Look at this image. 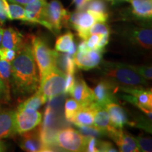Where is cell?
Instances as JSON below:
<instances>
[{
  "instance_id": "obj_1",
  "label": "cell",
  "mask_w": 152,
  "mask_h": 152,
  "mask_svg": "<svg viewBox=\"0 0 152 152\" xmlns=\"http://www.w3.org/2000/svg\"><path fill=\"white\" fill-rule=\"evenodd\" d=\"M11 86L17 95L26 96L35 92L39 85V75L31 45L25 43L11 63Z\"/></svg>"
},
{
  "instance_id": "obj_2",
  "label": "cell",
  "mask_w": 152,
  "mask_h": 152,
  "mask_svg": "<svg viewBox=\"0 0 152 152\" xmlns=\"http://www.w3.org/2000/svg\"><path fill=\"white\" fill-rule=\"evenodd\" d=\"M102 73L106 79L123 87H144L147 85V80L136 73L128 64L103 61Z\"/></svg>"
},
{
  "instance_id": "obj_3",
  "label": "cell",
  "mask_w": 152,
  "mask_h": 152,
  "mask_svg": "<svg viewBox=\"0 0 152 152\" xmlns=\"http://www.w3.org/2000/svg\"><path fill=\"white\" fill-rule=\"evenodd\" d=\"M34 58L39 73V80L53 68L57 66L56 61L58 53L52 50L42 38L37 36L30 37Z\"/></svg>"
},
{
  "instance_id": "obj_4",
  "label": "cell",
  "mask_w": 152,
  "mask_h": 152,
  "mask_svg": "<svg viewBox=\"0 0 152 152\" xmlns=\"http://www.w3.org/2000/svg\"><path fill=\"white\" fill-rule=\"evenodd\" d=\"M65 81V73L56 66L39 80L38 90L45 99L50 100L64 93Z\"/></svg>"
},
{
  "instance_id": "obj_5",
  "label": "cell",
  "mask_w": 152,
  "mask_h": 152,
  "mask_svg": "<svg viewBox=\"0 0 152 152\" xmlns=\"http://www.w3.org/2000/svg\"><path fill=\"white\" fill-rule=\"evenodd\" d=\"M88 136L72 128H63L54 135L56 146L68 151H85Z\"/></svg>"
},
{
  "instance_id": "obj_6",
  "label": "cell",
  "mask_w": 152,
  "mask_h": 152,
  "mask_svg": "<svg viewBox=\"0 0 152 152\" xmlns=\"http://www.w3.org/2000/svg\"><path fill=\"white\" fill-rule=\"evenodd\" d=\"M47 20L52 28V32L58 33L64 26L68 24L71 14L64 9L58 0H52L47 5Z\"/></svg>"
},
{
  "instance_id": "obj_7",
  "label": "cell",
  "mask_w": 152,
  "mask_h": 152,
  "mask_svg": "<svg viewBox=\"0 0 152 152\" xmlns=\"http://www.w3.org/2000/svg\"><path fill=\"white\" fill-rule=\"evenodd\" d=\"M41 112L18 108L16 111V132L21 134L35 128L42 122Z\"/></svg>"
},
{
  "instance_id": "obj_8",
  "label": "cell",
  "mask_w": 152,
  "mask_h": 152,
  "mask_svg": "<svg viewBox=\"0 0 152 152\" xmlns=\"http://www.w3.org/2000/svg\"><path fill=\"white\" fill-rule=\"evenodd\" d=\"M68 22L77 32V35L83 40H86L89 37V30L90 28L95 23H97L95 17L87 10H77L76 12L71 14Z\"/></svg>"
},
{
  "instance_id": "obj_9",
  "label": "cell",
  "mask_w": 152,
  "mask_h": 152,
  "mask_svg": "<svg viewBox=\"0 0 152 152\" xmlns=\"http://www.w3.org/2000/svg\"><path fill=\"white\" fill-rule=\"evenodd\" d=\"M46 0H35L33 2L25 6L27 22L40 24L52 31V28L47 20Z\"/></svg>"
},
{
  "instance_id": "obj_10",
  "label": "cell",
  "mask_w": 152,
  "mask_h": 152,
  "mask_svg": "<svg viewBox=\"0 0 152 152\" xmlns=\"http://www.w3.org/2000/svg\"><path fill=\"white\" fill-rule=\"evenodd\" d=\"M103 52L104 49H90L86 52H77L73 55L74 63L80 69L88 71L99 65Z\"/></svg>"
},
{
  "instance_id": "obj_11",
  "label": "cell",
  "mask_w": 152,
  "mask_h": 152,
  "mask_svg": "<svg viewBox=\"0 0 152 152\" xmlns=\"http://www.w3.org/2000/svg\"><path fill=\"white\" fill-rule=\"evenodd\" d=\"M107 134L111 137L118 147L120 151L122 152H137L140 151L135 138L122 129L111 127L108 130Z\"/></svg>"
},
{
  "instance_id": "obj_12",
  "label": "cell",
  "mask_w": 152,
  "mask_h": 152,
  "mask_svg": "<svg viewBox=\"0 0 152 152\" xmlns=\"http://www.w3.org/2000/svg\"><path fill=\"white\" fill-rule=\"evenodd\" d=\"M115 83L108 79L100 81L93 90L94 96V103L105 107L110 102H115L113 94L117 88Z\"/></svg>"
},
{
  "instance_id": "obj_13",
  "label": "cell",
  "mask_w": 152,
  "mask_h": 152,
  "mask_svg": "<svg viewBox=\"0 0 152 152\" xmlns=\"http://www.w3.org/2000/svg\"><path fill=\"white\" fill-rule=\"evenodd\" d=\"M20 147L26 151H45V148L40 137V129L36 127L33 130L21 134Z\"/></svg>"
},
{
  "instance_id": "obj_14",
  "label": "cell",
  "mask_w": 152,
  "mask_h": 152,
  "mask_svg": "<svg viewBox=\"0 0 152 152\" xmlns=\"http://www.w3.org/2000/svg\"><path fill=\"white\" fill-rule=\"evenodd\" d=\"M16 134V111L0 109V140L11 137Z\"/></svg>"
},
{
  "instance_id": "obj_15",
  "label": "cell",
  "mask_w": 152,
  "mask_h": 152,
  "mask_svg": "<svg viewBox=\"0 0 152 152\" xmlns=\"http://www.w3.org/2000/svg\"><path fill=\"white\" fill-rule=\"evenodd\" d=\"M70 94L82 106H87L94 102L93 90L83 79H78L75 81L73 90Z\"/></svg>"
},
{
  "instance_id": "obj_16",
  "label": "cell",
  "mask_w": 152,
  "mask_h": 152,
  "mask_svg": "<svg viewBox=\"0 0 152 152\" xmlns=\"http://www.w3.org/2000/svg\"><path fill=\"white\" fill-rule=\"evenodd\" d=\"M123 92L134 96L137 99V107L143 106L152 109L151 90H145L144 87H121Z\"/></svg>"
},
{
  "instance_id": "obj_17",
  "label": "cell",
  "mask_w": 152,
  "mask_h": 152,
  "mask_svg": "<svg viewBox=\"0 0 152 152\" xmlns=\"http://www.w3.org/2000/svg\"><path fill=\"white\" fill-rule=\"evenodd\" d=\"M105 109L109 114L110 123L112 127L122 129L125 124L128 123V118L125 111L115 102L106 104Z\"/></svg>"
},
{
  "instance_id": "obj_18",
  "label": "cell",
  "mask_w": 152,
  "mask_h": 152,
  "mask_svg": "<svg viewBox=\"0 0 152 152\" xmlns=\"http://www.w3.org/2000/svg\"><path fill=\"white\" fill-rule=\"evenodd\" d=\"M25 43L23 36L17 30L13 28L4 30L1 47L14 49L17 52Z\"/></svg>"
},
{
  "instance_id": "obj_19",
  "label": "cell",
  "mask_w": 152,
  "mask_h": 152,
  "mask_svg": "<svg viewBox=\"0 0 152 152\" xmlns=\"http://www.w3.org/2000/svg\"><path fill=\"white\" fill-rule=\"evenodd\" d=\"M95 106L94 102L87 106H82L77 111L71 122L78 128L84 126H91L94 123Z\"/></svg>"
},
{
  "instance_id": "obj_20",
  "label": "cell",
  "mask_w": 152,
  "mask_h": 152,
  "mask_svg": "<svg viewBox=\"0 0 152 152\" xmlns=\"http://www.w3.org/2000/svg\"><path fill=\"white\" fill-rule=\"evenodd\" d=\"M94 104L95 106V113L93 127L103 134H107L108 130L112 127L110 123L109 114L105 107L98 105L94 102Z\"/></svg>"
},
{
  "instance_id": "obj_21",
  "label": "cell",
  "mask_w": 152,
  "mask_h": 152,
  "mask_svg": "<svg viewBox=\"0 0 152 152\" xmlns=\"http://www.w3.org/2000/svg\"><path fill=\"white\" fill-rule=\"evenodd\" d=\"M132 42L145 49H150L152 46V31L151 28H140L132 31L131 35Z\"/></svg>"
},
{
  "instance_id": "obj_22",
  "label": "cell",
  "mask_w": 152,
  "mask_h": 152,
  "mask_svg": "<svg viewBox=\"0 0 152 152\" xmlns=\"http://www.w3.org/2000/svg\"><path fill=\"white\" fill-rule=\"evenodd\" d=\"M57 52L68 53L73 56L76 53V45L74 42V35L71 32H68L57 38L55 45Z\"/></svg>"
},
{
  "instance_id": "obj_23",
  "label": "cell",
  "mask_w": 152,
  "mask_h": 152,
  "mask_svg": "<svg viewBox=\"0 0 152 152\" xmlns=\"http://www.w3.org/2000/svg\"><path fill=\"white\" fill-rule=\"evenodd\" d=\"M132 13L138 18H151L152 16V0H130Z\"/></svg>"
},
{
  "instance_id": "obj_24",
  "label": "cell",
  "mask_w": 152,
  "mask_h": 152,
  "mask_svg": "<svg viewBox=\"0 0 152 152\" xmlns=\"http://www.w3.org/2000/svg\"><path fill=\"white\" fill-rule=\"evenodd\" d=\"M47 102V100L39 92V90H37L35 93L32 95L30 98H28L27 100L23 102L18 106V108L23 109H29L37 111L39 109V107L44 104Z\"/></svg>"
},
{
  "instance_id": "obj_25",
  "label": "cell",
  "mask_w": 152,
  "mask_h": 152,
  "mask_svg": "<svg viewBox=\"0 0 152 152\" xmlns=\"http://www.w3.org/2000/svg\"><path fill=\"white\" fill-rule=\"evenodd\" d=\"M11 63L0 58V79L2 81L7 91V95L10 98L11 86Z\"/></svg>"
},
{
  "instance_id": "obj_26",
  "label": "cell",
  "mask_w": 152,
  "mask_h": 152,
  "mask_svg": "<svg viewBox=\"0 0 152 152\" xmlns=\"http://www.w3.org/2000/svg\"><path fill=\"white\" fill-rule=\"evenodd\" d=\"M59 64L60 69L66 73H75L76 66L73 61V56L69 54H58L56 65Z\"/></svg>"
},
{
  "instance_id": "obj_27",
  "label": "cell",
  "mask_w": 152,
  "mask_h": 152,
  "mask_svg": "<svg viewBox=\"0 0 152 152\" xmlns=\"http://www.w3.org/2000/svg\"><path fill=\"white\" fill-rule=\"evenodd\" d=\"M8 19L27 22V17H26L25 8L23 7V6L18 4H9L8 2Z\"/></svg>"
},
{
  "instance_id": "obj_28",
  "label": "cell",
  "mask_w": 152,
  "mask_h": 152,
  "mask_svg": "<svg viewBox=\"0 0 152 152\" xmlns=\"http://www.w3.org/2000/svg\"><path fill=\"white\" fill-rule=\"evenodd\" d=\"M81 108L82 106L75 99H66L65 106H64V115H65L66 121L68 122H71L72 119Z\"/></svg>"
},
{
  "instance_id": "obj_29",
  "label": "cell",
  "mask_w": 152,
  "mask_h": 152,
  "mask_svg": "<svg viewBox=\"0 0 152 152\" xmlns=\"http://www.w3.org/2000/svg\"><path fill=\"white\" fill-rule=\"evenodd\" d=\"M86 8L87 10H90L97 14H107L106 5L103 0H93L91 2L87 4Z\"/></svg>"
},
{
  "instance_id": "obj_30",
  "label": "cell",
  "mask_w": 152,
  "mask_h": 152,
  "mask_svg": "<svg viewBox=\"0 0 152 152\" xmlns=\"http://www.w3.org/2000/svg\"><path fill=\"white\" fill-rule=\"evenodd\" d=\"M129 66L134 70L136 73L141 75L144 79L151 80L152 78V68L149 66H134L129 65Z\"/></svg>"
},
{
  "instance_id": "obj_31",
  "label": "cell",
  "mask_w": 152,
  "mask_h": 152,
  "mask_svg": "<svg viewBox=\"0 0 152 152\" xmlns=\"http://www.w3.org/2000/svg\"><path fill=\"white\" fill-rule=\"evenodd\" d=\"M90 35L97 34V35H109V29L104 23H95L89 30Z\"/></svg>"
},
{
  "instance_id": "obj_32",
  "label": "cell",
  "mask_w": 152,
  "mask_h": 152,
  "mask_svg": "<svg viewBox=\"0 0 152 152\" xmlns=\"http://www.w3.org/2000/svg\"><path fill=\"white\" fill-rule=\"evenodd\" d=\"M137 143L140 151L144 152L151 151L152 142L150 137H138L135 138Z\"/></svg>"
},
{
  "instance_id": "obj_33",
  "label": "cell",
  "mask_w": 152,
  "mask_h": 152,
  "mask_svg": "<svg viewBox=\"0 0 152 152\" xmlns=\"http://www.w3.org/2000/svg\"><path fill=\"white\" fill-rule=\"evenodd\" d=\"M16 52L14 49L0 47V58L9 63H11L16 57Z\"/></svg>"
},
{
  "instance_id": "obj_34",
  "label": "cell",
  "mask_w": 152,
  "mask_h": 152,
  "mask_svg": "<svg viewBox=\"0 0 152 152\" xmlns=\"http://www.w3.org/2000/svg\"><path fill=\"white\" fill-rule=\"evenodd\" d=\"M75 83V78L73 73H66L65 86H64V93L70 94L73 90L74 85Z\"/></svg>"
},
{
  "instance_id": "obj_35",
  "label": "cell",
  "mask_w": 152,
  "mask_h": 152,
  "mask_svg": "<svg viewBox=\"0 0 152 152\" xmlns=\"http://www.w3.org/2000/svg\"><path fill=\"white\" fill-rule=\"evenodd\" d=\"M8 19V1L0 0V24H4Z\"/></svg>"
},
{
  "instance_id": "obj_36",
  "label": "cell",
  "mask_w": 152,
  "mask_h": 152,
  "mask_svg": "<svg viewBox=\"0 0 152 152\" xmlns=\"http://www.w3.org/2000/svg\"><path fill=\"white\" fill-rule=\"evenodd\" d=\"M96 147H97L98 151H105V152H115L118 151L114 147V146L111 143L109 142L105 141H100L97 140L96 143Z\"/></svg>"
},
{
  "instance_id": "obj_37",
  "label": "cell",
  "mask_w": 152,
  "mask_h": 152,
  "mask_svg": "<svg viewBox=\"0 0 152 152\" xmlns=\"http://www.w3.org/2000/svg\"><path fill=\"white\" fill-rule=\"evenodd\" d=\"M96 143H97V140H96V139L95 138V137L88 136L85 151L98 152L97 147H96Z\"/></svg>"
},
{
  "instance_id": "obj_38",
  "label": "cell",
  "mask_w": 152,
  "mask_h": 152,
  "mask_svg": "<svg viewBox=\"0 0 152 152\" xmlns=\"http://www.w3.org/2000/svg\"><path fill=\"white\" fill-rule=\"evenodd\" d=\"M100 38V35L94 34L89 36V37L86 39L87 45L90 49H96L97 44Z\"/></svg>"
},
{
  "instance_id": "obj_39",
  "label": "cell",
  "mask_w": 152,
  "mask_h": 152,
  "mask_svg": "<svg viewBox=\"0 0 152 152\" xmlns=\"http://www.w3.org/2000/svg\"><path fill=\"white\" fill-rule=\"evenodd\" d=\"M109 40V35H100V38L96 49H104Z\"/></svg>"
},
{
  "instance_id": "obj_40",
  "label": "cell",
  "mask_w": 152,
  "mask_h": 152,
  "mask_svg": "<svg viewBox=\"0 0 152 152\" xmlns=\"http://www.w3.org/2000/svg\"><path fill=\"white\" fill-rule=\"evenodd\" d=\"M73 3L75 4L77 11H84L87 7L86 0H73Z\"/></svg>"
},
{
  "instance_id": "obj_41",
  "label": "cell",
  "mask_w": 152,
  "mask_h": 152,
  "mask_svg": "<svg viewBox=\"0 0 152 152\" xmlns=\"http://www.w3.org/2000/svg\"><path fill=\"white\" fill-rule=\"evenodd\" d=\"M2 99L6 100H9L10 98H9L8 95H7L4 85L2 81L1 80V79H0V101Z\"/></svg>"
},
{
  "instance_id": "obj_42",
  "label": "cell",
  "mask_w": 152,
  "mask_h": 152,
  "mask_svg": "<svg viewBox=\"0 0 152 152\" xmlns=\"http://www.w3.org/2000/svg\"><path fill=\"white\" fill-rule=\"evenodd\" d=\"M8 1H10L11 3H16L18 4H20L21 6H26L28 4H30L33 2L35 0H7Z\"/></svg>"
},
{
  "instance_id": "obj_43",
  "label": "cell",
  "mask_w": 152,
  "mask_h": 152,
  "mask_svg": "<svg viewBox=\"0 0 152 152\" xmlns=\"http://www.w3.org/2000/svg\"><path fill=\"white\" fill-rule=\"evenodd\" d=\"M90 49L88 48L87 45V42L86 40H83V42H81V43L78 46V52H86L90 51Z\"/></svg>"
},
{
  "instance_id": "obj_44",
  "label": "cell",
  "mask_w": 152,
  "mask_h": 152,
  "mask_svg": "<svg viewBox=\"0 0 152 152\" xmlns=\"http://www.w3.org/2000/svg\"><path fill=\"white\" fill-rule=\"evenodd\" d=\"M6 150V147L5 145L4 144L3 142H1L0 141V152L1 151H4Z\"/></svg>"
},
{
  "instance_id": "obj_45",
  "label": "cell",
  "mask_w": 152,
  "mask_h": 152,
  "mask_svg": "<svg viewBox=\"0 0 152 152\" xmlns=\"http://www.w3.org/2000/svg\"><path fill=\"white\" fill-rule=\"evenodd\" d=\"M3 32H4V29L1 27H0V46H1V39H2Z\"/></svg>"
},
{
  "instance_id": "obj_46",
  "label": "cell",
  "mask_w": 152,
  "mask_h": 152,
  "mask_svg": "<svg viewBox=\"0 0 152 152\" xmlns=\"http://www.w3.org/2000/svg\"><path fill=\"white\" fill-rule=\"evenodd\" d=\"M122 1H130V0H122Z\"/></svg>"
},
{
  "instance_id": "obj_47",
  "label": "cell",
  "mask_w": 152,
  "mask_h": 152,
  "mask_svg": "<svg viewBox=\"0 0 152 152\" xmlns=\"http://www.w3.org/2000/svg\"><path fill=\"white\" fill-rule=\"evenodd\" d=\"M86 1H90V0H86Z\"/></svg>"
},
{
  "instance_id": "obj_48",
  "label": "cell",
  "mask_w": 152,
  "mask_h": 152,
  "mask_svg": "<svg viewBox=\"0 0 152 152\" xmlns=\"http://www.w3.org/2000/svg\"><path fill=\"white\" fill-rule=\"evenodd\" d=\"M109 1H113V0H109Z\"/></svg>"
}]
</instances>
